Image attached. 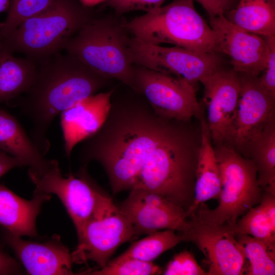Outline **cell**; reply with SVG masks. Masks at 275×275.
<instances>
[{
    "label": "cell",
    "mask_w": 275,
    "mask_h": 275,
    "mask_svg": "<svg viewBox=\"0 0 275 275\" xmlns=\"http://www.w3.org/2000/svg\"><path fill=\"white\" fill-rule=\"evenodd\" d=\"M112 94L106 119L84 141L80 158L104 170L114 194L143 188L169 200L193 187L201 133L189 124L156 113L131 92Z\"/></svg>",
    "instance_id": "6da1fadb"
},
{
    "label": "cell",
    "mask_w": 275,
    "mask_h": 275,
    "mask_svg": "<svg viewBox=\"0 0 275 275\" xmlns=\"http://www.w3.org/2000/svg\"><path fill=\"white\" fill-rule=\"evenodd\" d=\"M74 56L56 53L38 64L35 80L23 94L19 106L32 123V141L45 156L50 144L47 131L54 119L76 102L112 82Z\"/></svg>",
    "instance_id": "7a4b0ae2"
},
{
    "label": "cell",
    "mask_w": 275,
    "mask_h": 275,
    "mask_svg": "<svg viewBox=\"0 0 275 275\" xmlns=\"http://www.w3.org/2000/svg\"><path fill=\"white\" fill-rule=\"evenodd\" d=\"M95 15L80 0H54L0 41V50L20 53L39 64L64 49Z\"/></svg>",
    "instance_id": "3957f363"
},
{
    "label": "cell",
    "mask_w": 275,
    "mask_h": 275,
    "mask_svg": "<svg viewBox=\"0 0 275 275\" xmlns=\"http://www.w3.org/2000/svg\"><path fill=\"white\" fill-rule=\"evenodd\" d=\"M126 20L115 13L94 16L66 44L64 50L100 74L133 89L134 65L129 53Z\"/></svg>",
    "instance_id": "277c9868"
},
{
    "label": "cell",
    "mask_w": 275,
    "mask_h": 275,
    "mask_svg": "<svg viewBox=\"0 0 275 275\" xmlns=\"http://www.w3.org/2000/svg\"><path fill=\"white\" fill-rule=\"evenodd\" d=\"M126 27L131 37L147 43L217 53L214 32L196 10L194 0H174L126 21Z\"/></svg>",
    "instance_id": "5b68a950"
},
{
    "label": "cell",
    "mask_w": 275,
    "mask_h": 275,
    "mask_svg": "<svg viewBox=\"0 0 275 275\" xmlns=\"http://www.w3.org/2000/svg\"><path fill=\"white\" fill-rule=\"evenodd\" d=\"M214 146L222 181L219 203L213 209L203 203L192 215L205 223L231 227L260 202L263 190L258 184L256 167L250 159L229 145Z\"/></svg>",
    "instance_id": "8992f818"
},
{
    "label": "cell",
    "mask_w": 275,
    "mask_h": 275,
    "mask_svg": "<svg viewBox=\"0 0 275 275\" xmlns=\"http://www.w3.org/2000/svg\"><path fill=\"white\" fill-rule=\"evenodd\" d=\"M135 237L126 216L109 196L98 189L94 209L78 238L77 246L71 253L73 262L82 264L91 261L102 268L120 245Z\"/></svg>",
    "instance_id": "52a82bcc"
},
{
    "label": "cell",
    "mask_w": 275,
    "mask_h": 275,
    "mask_svg": "<svg viewBox=\"0 0 275 275\" xmlns=\"http://www.w3.org/2000/svg\"><path fill=\"white\" fill-rule=\"evenodd\" d=\"M129 49L134 65L168 74L194 85L222 67L217 53L152 44L131 36Z\"/></svg>",
    "instance_id": "ba28073f"
},
{
    "label": "cell",
    "mask_w": 275,
    "mask_h": 275,
    "mask_svg": "<svg viewBox=\"0 0 275 275\" xmlns=\"http://www.w3.org/2000/svg\"><path fill=\"white\" fill-rule=\"evenodd\" d=\"M132 90L166 118L188 122L202 113L195 85L168 74L134 65Z\"/></svg>",
    "instance_id": "9c48e42d"
},
{
    "label": "cell",
    "mask_w": 275,
    "mask_h": 275,
    "mask_svg": "<svg viewBox=\"0 0 275 275\" xmlns=\"http://www.w3.org/2000/svg\"><path fill=\"white\" fill-rule=\"evenodd\" d=\"M85 170L83 168L78 176L70 173L65 177L56 159L42 171L28 170L29 177L36 187L34 194H54L58 197L74 225L78 238L94 209L99 189Z\"/></svg>",
    "instance_id": "30bf717a"
},
{
    "label": "cell",
    "mask_w": 275,
    "mask_h": 275,
    "mask_svg": "<svg viewBox=\"0 0 275 275\" xmlns=\"http://www.w3.org/2000/svg\"><path fill=\"white\" fill-rule=\"evenodd\" d=\"M117 206L130 222L135 236L163 229L183 235L191 226L185 210L147 189L130 190L128 197Z\"/></svg>",
    "instance_id": "8fae6325"
},
{
    "label": "cell",
    "mask_w": 275,
    "mask_h": 275,
    "mask_svg": "<svg viewBox=\"0 0 275 275\" xmlns=\"http://www.w3.org/2000/svg\"><path fill=\"white\" fill-rule=\"evenodd\" d=\"M189 230L181 235L183 241L194 242L207 259V275L244 274L246 258L242 245L227 225H212L191 215Z\"/></svg>",
    "instance_id": "7c38bea8"
},
{
    "label": "cell",
    "mask_w": 275,
    "mask_h": 275,
    "mask_svg": "<svg viewBox=\"0 0 275 275\" xmlns=\"http://www.w3.org/2000/svg\"><path fill=\"white\" fill-rule=\"evenodd\" d=\"M203 101L212 143L226 144L234 120L240 94L238 74L222 67L202 78Z\"/></svg>",
    "instance_id": "4fadbf2b"
},
{
    "label": "cell",
    "mask_w": 275,
    "mask_h": 275,
    "mask_svg": "<svg viewBox=\"0 0 275 275\" xmlns=\"http://www.w3.org/2000/svg\"><path fill=\"white\" fill-rule=\"evenodd\" d=\"M209 25L215 34L216 52L230 57L232 70L259 76L265 68L269 51L266 37L238 28L224 14L209 18Z\"/></svg>",
    "instance_id": "5bb4252c"
},
{
    "label": "cell",
    "mask_w": 275,
    "mask_h": 275,
    "mask_svg": "<svg viewBox=\"0 0 275 275\" xmlns=\"http://www.w3.org/2000/svg\"><path fill=\"white\" fill-rule=\"evenodd\" d=\"M238 75L240 94L234 120L226 144L240 153L274 112L275 97L262 87L259 76L240 73Z\"/></svg>",
    "instance_id": "9a60e30c"
},
{
    "label": "cell",
    "mask_w": 275,
    "mask_h": 275,
    "mask_svg": "<svg viewBox=\"0 0 275 275\" xmlns=\"http://www.w3.org/2000/svg\"><path fill=\"white\" fill-rule=\"evenodd\" d=\"M5 242L13 250L27 272L33 275H71L72 255L62 243L59 236H53L45 242L22 239L5 229Z\"/></svg>",
    "instance_id": "2e32d148"
},
{
    "label": "cell",
    "mask_w": 275,
    "mask_h": 275,
    "mask_svg": "<svg viewBox=\"0 0 275 275\" xmlns=\"http://www.w3.org/2000/svg\"><path fill=\"white\" fill-rule=\"evenodd\" d=\"M115 88L82 99L61 114L64 148L68 158L78 143L93 135L102 126L107 117Z\"/></svg>",
    "instance_id": "e0dca14e"
},
{
    "label": "cell",
    "mask_w": 275,
    "mask_h": 275,
    "mask_svg": "<svg viewBox=\"0 0 275 275\" xmlns=\"http://www.w3.org/2000/svg\"><path fill=\"white\" fill-rule=\"evenodd\" d=\"M50 198V194L37 193L25 200L0 184V225L15 235L37 237L36 218L43 204Z\"/></svg>",
    "instance_id": "ac0fdd59"
},
{
    "label": "cell",
    "mask_w": 275,
    "mask_h": 275,
    "mask_svg": "<svg viewBox=\"0 0 275 275\" xmlns=\"http://www.w3.org/2000/svg\"><path fill=\"white\" fill-rule=\"evenodd\" d=\"M201 141L198 152L193 203L186 211L189 217L205 202L218 200L222 189L220 170L209 130L203 114H201Z\"/></svg>",
    "instance_id": "d6986e66"
},
{
    "label": "cell",
    "mask_w": 275,
    "mask_h": 275,
    "mask_svg": "<svg viewBox=\"0 0 275 275\" xmlns=\"http://www.w3.org/2000/svg\"><path fill=\"white\" fill-rule=\"evenodd\" d=\"M0 150L17 158L29 169L37 172L48 167L53 160L45 158L17 119L1 108Z\"/></svg>",
    "instance_id": "ffe728a7"
},
{
    "label": "cell",
    "mask_w": 275,
    "mask_h": 275,
    "mask_svg": "<svg viewBox=\"0 0 275 275\" xmlns=\"http://www.w3.org/2000/svg\"><path fill=\"white\" fill-rule=\"evenodd\" d=\"M239 153L254 163L263 191L275 195L274 112Z\"/></svg>",
    "instance_id": "44dd1931"
},
{
    "label": "cell",
    "mask_w": 275,
    "mask_h": 275,
    "mask_svg": "<svg viewBox=\"0 0 275 275\" xmlns=\"http://www.w3.org/2000/svg\"><path fill=\"white\" fill-rule=\"evenodd\" d=\"M38 64L0 50V103L26 93L36 77Z\"/></svg>",
    "instance_id": "7402d4cb"
},
{
    "label": "cell",
    "mask_w": 275,
    "mask_h": 275,
    "mask_svg": "<svg viewBox=\"0 0 275 275\" xmlns=\"http://www.w3.org/2000/svg\"><path fill=\"white\" fill-rule=\"evenodd\" d=\"M225 17L246 32L275 36V1L272 0H239Z\"/></svg>",
    "instance_id": "603a6c76"
},
{
    "label": "cell",
    "mask_w": 275,
    "mask_h": 275,
    "mask_svg": "<svg viewBox=\"0 0 275 275\" xmlns=\"http://www.w3.org/2000/svg\"><path fill=\"white\" fill-rule=\"evenodd\" d=\"M230 227L234 234H246L275 244V195L263 191L262 199Z\"/></svg>",
    "instance_id": "cb8c5ba5"
},
{
    "label": "cell",
    "mask_w": 275,
    "mask_h": 275,
    "mask_svg": "<svg viewBox=\"0 0 275 275\" xmlns=\"http://www.w3.org/2000/svg\"><path fill=\"white\" fill-rule=\"evenodd\" d=\"M175 231L165 229L149 234L147 237L133 242L123 253L114 259L133 258L152 262L161 254L183 241L181 235Z\"/></svg>",
    "instance_id": "d4e9b609"
},
{
    "label": "cell",
    "mask_w": 275,
    "mask_h": 275,
    "mask_svg": "<svg viewBox=\"0 0 275 275\" xmlns=\"http://www.w3.org/2000/svg\"><path fill=\"white\" fill-rule=\"evenodd\" d=\"M242 245L248 260L245 274L274 275L275 274V244L246 234H235Z\"/></svg>",
    "instance_id": "484cf974"
},
{
    "label": "cell",
    "mask_w": 275,
    "mask_h": 275,
    "mask_svg": "<svg viewBox=\"0 0 275 275\" xmlns=\"http://www.w3.org/2000/svg\"><path fill=\"white\" fill-rule=\"evenodd\" d=\"M54 0H11L7 15L0 23V41L26 19L41 12Z\"/></svg>",
    "instance_id": "4316f807"
},
{
    "label": "cell",
    "mask_w": 275,
    "mask_h": 275,
    "mask_svg": "<svg viewBox=\"0 0 275 275\" xmlns=\"http://www.w3.org/2000/svg\"><path fill=\"white\" fill-rule=\"evenodd\" d=\"M162 272L161 268L152 262L133 258L109 261L106 265L97 270H86L80 274L95 275H151Z\"/></svg>",
    "instance_id": "83f0119b"
},
{
    "label": "cell",
    "mask_w": 275,
    "mask_h": 275,
    "mask_svg": "<svg viewBox=\"0 0 275 275\" xmlns=\"http://www.w3.org/2000/svg\"><path fill=\"white\" fill-rule=\"evenodd\" d=\"M162 273L164 275H207L193 254L188 251L176 254Z\"/></svg>",
    "instance_id": "f1b7e54d"
},
{
    "label": "cell",
    "mask_w": 275,
    "mask_h": 275,
    "mask_svg": "<svg viewBox=\"0 0 275 275\" xmlns=\"http://www.w3.org/2000/svg\"><path fill=\"white\" fill-rule=\"evenodd\" d=\"M166 0H104L105 5L113 10L114 13H125L141 11L152 12L161 7Z\"/></svg>",
    "instance_id": "f546056e"
},
{
    "label": "cell",
    "mask_w": 275,
    "mask_h": 275,
    "mask_svg": "<svg viewBox=\"0 0 275 275\" xmlns=\"http://www.w3.org/2000/svg\"><path fill=\"white\" fill-rule=\"evenodd\" d=\"M265 37L269 51L266 66L259 78L262 87L275 97V36Z\"/></svg>",
    "instance_id": "4dcf8cb0"
},
{
    "label": "cell",
    "mask_w": 275,
    "mask_h": 275,
    "mask_svg": "<svg viewBox=\"0 0 275 275\" xmlns=\"http://www.w3.org/2000/svg\"><path fill=\"white\" fill-rule=\"evenodd\" d=\"M22 272L20 264L0 249V275L19 274Z\"/></svg>",
    "instance_id": "1f68e13d"
},
{
    "label": "cell",
    "mask_w": 275,
    "mask_h": 275,
    "mask_svg": "<svg viewBox=\"0 0 275 275\" xmlns=\"http://www.w3.org/2000/svg\"><path fill=\"white\" fill-rule=\"evenodd\" d=\"M23 166L20 160L0 150V177L13 168Z\"/></svg>",
    "instance_id": "d6a6232c"
},
{
    "label": "cell",
    "mask_w": 275,
    "mask_h": 275,
    "mask_svg": "<svg viewBox=\"0 0 275 275\" xmlns=\"http://www.w3.org/2000/svg\"><path fill=\"white\" fill-rule=\"evenodd\" d=\"M199 3L207 12L209 18L225 14L219 6L214 0H194Z\"/></svg>",
    "instance_id": "836d02e7"
},
{
    "label": "cell",
    "mask_w": 275,
    "mask_h": 275,
    "mask_svg": "<svg viewBox=\"0 0 275 275\" xmlns=\"http://www.w3.org/2000/svg\"><path fill=\"white\" fill-rule=\"evenodd\" d=\"M221 8L224 13L231 8L236 0H214Z\"/></svg>",
    "instance_id": "e575fe53"
},
{
    "label": "cell",
    "mask_w": 275,
    "mask_h": 275,
    "mask_svg": "<svg viewBox=\"0 0 275 275\" xmlns=\"http://www.w3.org/2000/svg\"><path fill=\"white\" fill-rule=\"evenodd\" d=\"M11 0H0V13L8 12Z\"/></svg>",
    "instance_id": "d590c367"
},
{
    "label": "cell",
    "mask_w": 275,
    "mask_h": 275,
    "mask_svg": "<svg viewBox=\"0 0 275 275\" xmlns=\"http://www.w3.org/2000/svg\"><path fill=\"white\" fill-rule=\"evenodd\" d=\"M272 1H275V0H272Z\"/></svg>",
    "instance_id": "8d00e7d4"
}]
</instances>
